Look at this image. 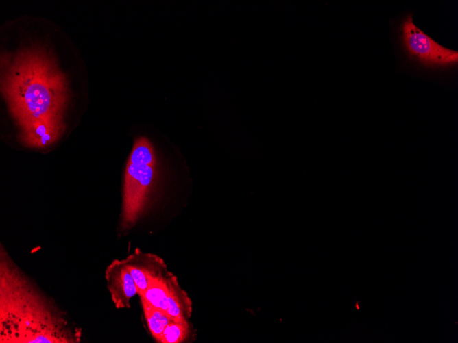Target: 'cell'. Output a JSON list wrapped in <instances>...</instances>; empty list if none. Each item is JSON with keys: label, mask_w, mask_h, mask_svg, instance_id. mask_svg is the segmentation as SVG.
Listing matches in <instances>:
<instances>
[{"label": "cell", "mask_w": 458, "mask_h": 343, "mask_svg": "<svg viewBox=\"0 0 458 343\" xmlns=\"http://www.w3.org/2000/svg\"><path fill=\"white\" fill-rule=\"evenodd\" d=\"M169 290L167 314L175 322L188 321L192 313V302L171 272L167 278Z\"/></svg>", "instance_id": "cell-7"}, {"label": "cell", "mask_w": 458, "mask_h": 343, "mask_svg": "<svg viewBox=\"0 0 458 343\" xmlns=\"http://www.w3.org/2000/svg\"><path fill=\"white\" fill-rule=\"evenodd\" d=\"M123 262L136 283L138 295L153 281L167 279L171 273L162 258L153 253L142 252L138 249L123 259Z\"/></svg>", "instance_id": "cell-5"}, {"label": "cell", "mask_w": 458, "mask_h": 343, "mask_svg": "<svg viewBox=\"0 0 458 343\" xmlns=\"http://www.w3.org/2000/svg\"><path fill=\"white\" fill-rule=\"evenodd\" d=\"M402 38L409 53L424 65L444 66L456 64L458 52L438 44L420 29L409 14L402 21Z\"/></svg>", "instance_id": "cell-4"}, {"label": "cell", "mask_w": 458, "mask_h": 343, "mask_svg": "<svg viewBox=\"0 0 458 343\" xmlns=\"http://www.w3.org/2000/svg\"><path fill=\"white\" fill-rule=\"evenodd\" d=\"M190 333V326L188 321L175 322L169 323L162 333L158 342L161 343H180L184 342Z\"/></svg>", "instance_id": "cell-10"}, {"label": "cell", "mask_w": 458, "mask_h": 343, "mask_svg": "<svg viewBox=\"0 0 458 343\" xmlns=\"http://www.w3.org/2000/svg\"><path fill=\"white\" fill-rule=\"evenodd\" d=\"M141 301L148 328L153 338L158 342L164 329L173 320L167 313L152 307L144 301Z\"/></svg>", "instance_id": "cell-9"}, {"label": "cell", "mask_w": 458, "mask_h": 343, "mask_svg": "<svg viewBox=\"0 0 458 343\" xmlns=\"http://www.w3.org/2000/svg\"><path fill=\"white\" fill-rule=\"evenodd\" d=\"M166 280L167 279H161L153 281L139 295L141 300L165 313L167 312L169 298V290Z\"/></svg>", "instance_id": "cell-8"}, {"label": "cell", "mask_w": 458, "mask_h": 343, "mask_svg": "<svg viewBox=\"0 0 458 343\" xmlns=\"http://www.w3.org/2000/svg\"><path fill=\"white\" fill-rule=\"evenodd\" d=\"M105 279L111 300L117 309H129L138 290L123 259H114L106 268Z\"/></svg>", "instance_id": "cell-6"}, {"label": "cell", "mask_w": 458, "mask_h": 343, "mask_svg": "<svg viewBox=\"0 0 458 343\" xmlns=\"http://www.w3.org/2000/svg\"><path fill=\"white\" fill-rule=\"evenodd\" d=\"M1 91L27 147L54 144L65 130L68 82L53 54L42 45L1 55Z\"/></svg>", "instance_id": "cell-1"}, {"label": "cell", "mask_w": 458, "mask_h": 343, "mask_svg": "<svg viewBox=\"0 0 458 343\" xmlns=\"http://www.w3.org/2000/svg\"><path fill=\"white\" fill-rule=\"evenodd\" d=\"M156 155L150 140L137 138L124 177L121 227L131 229L145 212L156 173Z\"/></svg>", "instance_id": "cell-3"}, {"label": "cell", "mask_w": 458, "mask_h": 343, "mask_svg": "<svg viewBox=\"0 0 458 343\" xmlns=\"http://www.w3.org/2000/svg\"><path fill=\"white\" fill-rule=\"evenodd\" d=\"M82 331L0 249V343H78Z\"/></svg>", "instance_id": "cell-2"}]
</instances>
